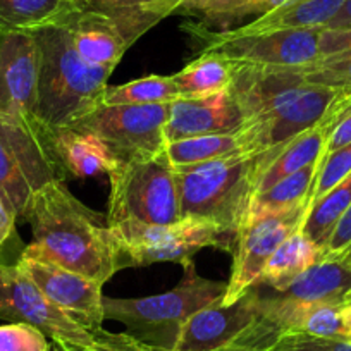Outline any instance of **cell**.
<instances>
[{"label":"cell","instance_id":"1","mask_svg":"<svg viewBox=\"0 0 351 351\" xmlns=\"http://www.w3.org/2000/svg\"><path fill=\"white\" fill-rule=\"evenodd\" d=\"M23 221L33 241L25 252L106 285L123 271L121 250L107 215L77 200L66 181H52L33 197Z\"/></svg>","mask_w":351,"mask_h":351},{"label":"cell","instance_id":"2","mask_svg":"<svg viewBox=\"0 0 351 351\" xmlns=\"http://www.w3.org/2000/svg\"><path fill=\"white\" fill-rule=\"evenodd\" d=\"M40 49L36 119L49 128L69 126L99 106L114 66H93L77 53L62 21L33 32Z\"/></svg>","mask_w":351,"mask_h":351},{"label":"cell","instance_id":"3","mask_svg":"<svg viewBox=\"0 0 351 351\" xmlns=\"http://www.w3.org/2000/svg\"><path fill=\"white\" fill-rule=\"evenodd\" d=\"M262 152H234L190 167H174L181 219H202L236 238L250 212L258 181Z\"/></svg>","mask_w":351,"mask_h":351},{"label":"cell","instance_id":"4","mask_svg":"<svg viewBox=\"0 0 351 351\" xmlns=\"http://www.w3.org/2000/svg\"><path fill=\"white\" fill-rule=\"evenodd\" d=\"M183 281L171 291L145 298H106L104 315L126 327L130 336L157 351H174L184 324L205 306L224 300L228 282L200 278L193 260L183 265Z\"/></svg>","mask_w":351,"mask_h":351},{"label":"cell","instance_id":"5","mask_svg":"<svg viewBox=\"0 0 351 351\" xmlns=\"http://www.w3.org/2000/svg\"><path fill=\"white\" fill-rule=\"evenodd\" d=\"M109 181V226H167L181 219L178 180L165 148L117 160Z\"/></svg>","mask_w":351,"mask_h":351},{"label":"cell","instance_id":"6","mask_svg":"<svg viewBox=\"0 0 351 351\" xmlns=\"http://www.w3.org/2000/svg\"><path fill=\"white\" fill-rule=\"evenodd\" d=\"M66 180L49 128L38 119L0 116V197L16 219L43 186Z\"/></svg>","mask_w":351,"mask_h":351},{"label":"cell","instance_id":"7","mask_svg":"<svg viewBox=\"0 0 351 351\" xmlns=\"http://www.w3.org/2000/svg\"><path fill=\"white\" fill-rule=\"evenodd\" d=\"M180 2L134 8H76L62 19L77 53L93 66H114L148 29L174 16Z\"/></svg>","mask_w":351,"mask_h":351},{"label":"cell","instance_id":"8","mask_svg":"<svg viewBox=\"0 0 351 351\" xmlns=\"http://www.w3.org/2000/svg\"><path fill=\"white\" fill-rule=\"evenodd\" d=\"M121 250L123 269L145 267L152 263L191 262L200 250L221 248L232 252L234 236L221 226L202 219L183 217L174 224H126L110 226Z\"/></svg>","mask_w":351,"mask_h":351},{"label":"cell","instance_id":"9","mask_svg":"<svg viewBox=\"0 0 351 351\" xmlns=\"http://www.w3.org/2000/svg\"><path fill=\"white\" fill-rule=\"evenodd\" d=\"M202 52H215L232 62L278 67H306L320 59L319 38L322 28L281 29L241 35L234 29L215 32L198 23L183 26Z\"/></svg>","mask_w":351,"mask_h":351},{"label":"cell","instance_id":"10","mask_svg":"<svg viewBox=\"0 0 351 351\" xmlns=\"http://www.w3.org/2000/svg\"><path fill=\"white\" fill-rule=\"evenodd\" d=\"M169 106H97L69 126L97 138L116 160H126L164 150Z\"/></svg>","mask_w":351,"mask_h":351},{"label":"cell","instance_id":"11","mask_svg":"<svg viewBox=\"0 0 351 351\" xmlns=\"http://www.w3.org/2000/svg\"><path fill=\"white\" fill-rule=\"evenodd\" d=\"M346 92L350 90L306 83L288 102L245 121L238 130L239 150L258 154L285 145L322 123Z\"/></svg>","mask_w":351,"mask_h":351},{"label":"cell","instance_id":"12","mask_svg":"<svg viewBox=\"0 0 351 351\" xmlns=\"http://www.w3.org/2000/svg\"><path fill=\"white\" fill-rule=\"evenodd\" d=\"M308 205H300L281 214L248 215L232 245V267L222 305L241 298L262 278L263 269L282 241L298 231Z\"/></svg>","mask_w":351,"mask_h":351},{"label":"cell","instance_id":"13","mask_svg":"<svg viewBox=\"0 0 351 351\" xmlns=\"http://www.w3.org/2000/svg\"><path fill=\"white\" fill-rule=\"evenodd\" d=\"M0 320L36 327L56 343L90 344L93 334L57 308L18 262L0 263Z\"/></svg>","mask_w":351,"mask_h":351},{"label":"cell","instance_id":"14","mask_svg":"<svg viewBox=\"0 0 351 351\" xmlns=\"http://www.w3.org/2000/svg\"><path fill=\"white\" fill-rule=\"evenodd\" d=\"M262 319V298L255 286L229 305L212 303L184 324L174 351H234Z\"/></svg>","mask_w":351,"mask_h":351},{"label":"cell","instance_id":"15","mask_svg":"<svg viewBox=\"0 0 351 351\" xmlns=\"http://www.w3.org/2000/svg\"><path fill=\"white\" fill-rule=\"evenodd\" d=\"M18 263L57 308L90 332L102 329L106 320L102 282L60 267L25 250L19 255Z\"/></svg>","mask_w":351,"mask_h":351},{"label":"cell","instance_id":"16","mask_svg":"<svg viewBox=\"0 0 351 351\" xmlns=\"http://www.w3.org/2000/svg\"><path fill=\"white\" fill-rule=\"evenodd\" d=\"M40 49L33 33L0 35V116L36 119Z\"/></svg>","mask_w":351,"mask_h":351},{"label":"cell","instance_id":"17","mask_svg":"<svg viewBox=\"0 0 351 351\" xmlns=\"http://www.w3.org/2000/svg\"><path fill=\"white\" fill-rule=\"evenodd\" d=\"M305 84L303 67L232 62L229 90L248 121L288 102Z\"/></svg>","mask_w":351,"mask_h":351},{"label":"cell","instance_id":"18","mask_svg":"<svg viewBox=\"0 0 351 351\" xmlns=\"http://www.w3.org/2000/svg\"><path fill=\"white\" fill-rule=\"evenodd\" d=\"M243 124L245 116L229 88L202 99H178L169 106L165 145L183 138L234 133Z\"/></svg>","mask_w":351,"mask_h":351},{"label":"cell","instance_id":"19","mask_svg":"<svg viewBox=\"0 0 351 351\" xmlns=\"http://www.w3.org/2000/svg\"><path fill=\"white\" fill-rule=\"evenodd\" d=\"M274 293L296 306L337 305L346 308L351 305V262L341 253L324 255L288 288Z\"/></svg>","mask_w":351,"mask_h":351},{"label":"cell","instance_id":"20","mask_svg":"<svg viewBox=\"0 0 351 351\" xmlns=\"http://www.w3.org/2000/svg\"><path fill=\"white\" fill-rule=\"evenodd\" d=\"M49 136L66 178L109 174L117 162L97 138L71 126L49 128Z\"/></svg>","mask_w":351,"mask_h":351},{"label":"cell","instance_id":"21","mask_svg":"<svg viewBox=\"0 0 351 351\" xmlns=\"http://www.w3.org/2000/svg\"><path fill=\"white\" fill-rule=\"evenodd\" d=\"M346 0H286L262 18L232 29L241 35H256L281 29L326 28L339 14Z\"/></svg>","mask_w":351,"mask_h":351},{"label":"cell","instance_id":"22","mask_svg":"<svg viewBox=\"0 0 351 351\" xmlns=\"http://www.w3.org/2000/svg\"><path fill=\"white\" fill-rule=\"evenodd\" d=\"M286 0H181L174 16L193 19V23L226 32L234 25L241 26L246 19L262 18Z\"/></svg>","mask_w":351,"mask_h":351},{"label":"cell","instance_id":"23","mask_svg":"<svg viewBox=\"0 0 351 351\" xmlns=\"http://www.w3.org/2000/svg\"><path fill=\"white\" fill-rule=\"evenodd\" d=\"M322 256L324 250L298 229L279 245L256 285L274 291H282Z\"/></svg>","mask_w":351,"mask_h":351},{"label":"cell","instance_id":"24","mask_svg":"<svg viewBox=\"0 0 351 351\" xmlns=\"http://www.w3.org/2000/svg\"><path fill=\"white\" fill-rule=\"evenodd\" d=\"M76 9V0H0V35L33 33L56 25Z\"/></svg>","mask_w":351,"mask_h":351},{"label":"cell","instance_id":"25","mask_svg":"<svg viewBox=\"0 0 351 351\" xmlns=\"http://www.w3.org/2000/svg\"><path fill=\"white\" fill-rule=\"evenodd\" d=\"M180 99H202L221 93L231 86L232 60L215 52H202L174 76Z\"/></svg>","mask_w":351,"mask_h":351},{"label":"cell","instance_id":"26","mask_svg":"<svg viewBox=\"0 0 351 351\" xmlns=\"http://www.w3.org/2000/svg\"><path fill=\"white\" fill-rule=\"evenodd\" d=\"M320 158L313 164L306 165L302 171L288 176L269 190L256 193L250 205L248 215H265L281 214V212L293 210L300 205H308L310 191L319 171ZM246 215V217H248Z\"/></svg>","mask_w":351,"mask_h":351},{"label":"cell","instance_id":"27","mask_svg":"<svg viewBox=\"0 0 351 351\" xmlns=\"http://www.w3.org/2000/svg\"><path fill=\"white\" fill-rule=\"evenodd\" d=\"M351 205V174L308 207L300 231L317 246L326 248L330 234Z\"/></svg>","mask_w":351,"mask_h":351},{"label":"cell","instance_id":"28","mask_svg":"<svg viewBox=\"0 0 351 351\" xmlns=\"http://www.w3.org/2000/svg\"><path fill=\"white\" fill-rule=\"evenodd\" d=\"M180 90L172 76L150 74L104 90L99 106H157L180 99Z\"/></svg>","mask_w":351,"mask_h":351},{"label":"cell","instance_id":"29","mask_svg":"<svg viewBox=\"0 0 351 351\" xmlns=\"http://www.w3.org/2000/svg\"><path fill=\"white\" fill-rule=\"evenodd\" d=\"M239 152L238 131L226 134H205V136L183 138L169 141L165 145V154L172 167H190V165L205 164L215 158L226 157Z\"/></svg>","mask_w":351,"mask_h":351},{"label":"cell","instance_id":"30","mask_svg":"<svg viewBox=\"0 0 351 351\" xmlns=\"http://www.w3.org/2000/svg\"><path fill=\"white\" fill-rule=\"evenodd\" d=\"M298 332L330 339H348L350 327L344 319V308L337 305L302 306L298 319Z\"/></svg>","mask_w":351,"mask_h":351},{"label":"cell","instance_id":"31","mask_svg":"<svg viewBox=\"0 0 351 351\" xmlns=\"http://www.w3.org/2000/svg\"><path fill=\"white\" fill-rule=\"evenodd\" d=\"M351 174V143L337 148V150L322 154L317 171L315 181H313L312 191L308 197V207L313 202L319 200L322 195H326L330 188Z\"/></svg>","mask_w":351,"mask_h":351},{"label":"cell","instance_id":"32","mask_svg":"<svg viewBox=\"0 0 351 351\" xmlns=\"http://www.w3.org/2000/svg\"><path fill=\"white\" fill-rule=\"evenodd\" d=\"M303 73L306 83L351 90V50L320 57L313 64L303 67Z\"/></svg>","mask_w":351,"mask_h":351},{"label":"cell","instance_id":"33","mask_svg":"<svg viewBox=\"0 0 351 351\" xmlns=\"http://www.w3.org/2000/svg\"><path fill=\"white\" fill-rule=\"evenodd\" d=\"M0 351H52L49 336L23 322L0 326Z\"/></svg>","mask_w":351,"mask_h":351},{"label":"cell","instance_id":"34","mask_svg":"<svg viewBox=\"0 0 351 351\" xmlns=\"http://www.w3.org/2000/svg\"><path fill=\"white\" fill-rule=\"evenodd\" d=\"M92 334L93 339L90 344L56 343V341L52 343L59 351H157L128 332H109L102 327V329L93 330Z\"/></svg>","mask_w":351,"mask_h":351},{"label":"cell","instance_id":"35","mask_svg":"<svg viewBox=\"0 0 351 351\" xmlns=\"http://www.w3.org/2000/svg\"><path fill=\"white\" fill-rule=\"evenodd\" d=\"M265 351H351V341L317 337L293 330L281 334Z\"/></svg>","mask_w":351,"mask_h":351},{"label":"cell","instance_id":"36","mask_svg":"<svg viewBox=\"0 0 351 351\" xmlns=\"http://www.w3.org/2000/svg\"><path fill=\"white\" fill-rule=\"evenodd\" d=\"M16 215L0 197V263H16L9 260L11 253L18 250L19 238L16 232Z\"/></svg>","mask_w":351,"mask_h":351},{"label":"cell","instance_id":"37","mask_svg":"<svg viewBox=\"0 0 351 351\" xmlns=\"http://www.w3.org/2000/svg\"><path fill=\"white\" fill-rule=\"evenodd\" d=\"M320 57L334 53L350 52L351 50V25L341 28H322L319 38Z\"/></svg>","mask_w":351,"mask_h":351},{"label":"cell","instance_id":"38","mask_svg":"<svg viewBox=\"0 0 351 351\" xmlns=\"http://www.w3.org/2000/svg\"><path fill=\"white\" fill-rule=\"evenodd\" d=\"M351 246V205L346 210V214L341 217L337 226L334 228L332 234H330L329 241H327L326 248H324V255H337L343 253Z\"/></svg>","mask_w":351,"mask_h":351},{"label":"cell","instance_id":"39","mask_svg":"<svg viewBox=\"0 0 351 351\" xmlns=\"http://www.w3.org/2000/svg\"><path fill=\"white\" fill-rule=\"evenodd\" d=\"M348 143H351V107L343 114L339 123L336 124L332 133H330L329 138H327L324 154H329V152L337 150V148L344 147V145Z\"/></svg>","mask_w":351,"mask_h":351},{"label":"cell","instance_id":"40","mask_svg":"<svg viewBox=\"0 0 351 351\" xmlns=\"http://www.w3.org/2000/svg\"><path fill=\"white\" fill-rule=\"evenodd\" d=\"M162 2L181 4V0H76V8H134V5H152Z\"/></svg>","mask_w":351,"mask_h":351},{"label":"cell","instance_id":"41","mask_svg":"<svg viewBox=\"0 0 351 351\" xmlns=\"http://www.w3.org/2000/svg\"><path fill=\"white\" fill-rule=\"evenodd\" d=\"M351 25V0H346V4L339 11V14L326 26V28H341V26Z\"/></svg>","mask_w":351,"mask_h":351},{"label":"cell","instance_id":"42","mask_svg":"<svg viewBox=\"0 0 351 351\" xmlns=\"http://www.w3.org/2000/svg\"><path fill=\"white\" fill-rule=\"evenodd\" d=\"M344 319H346L348 327H350V329H351V305L344 308Z\"/></svg>","mask_w":351,"mask_h":351},{"label":"cell","instance_id":"43","mask_svg":"<svg viewBox=\"0 0 351 351\" xmlns=\"http://www.w3.org/2000/svg\"><path fill=\"white\" fill-rule=\"evenodd\" d=\"M341 255H343V256H346V258L350 260V262H351V246H350V248H348V250H344V252L341 253Z\"/></svg>","mask_w":351,"mask_h":351},{"label":"cell","instance_id":"44","mask_svg":"<svg viewBox=\"0 0 351 351\" xmlns=\"http://www.w3.org/2000/svg\"><path fill=\"white\" fill-rule=\"evenodd\" d=\"M52 351H59V350H57V346H56V344H53V343H52Z\"/></svg>","mask_w":351,"mask_h":351},{"label":"cell","instance_id":"45","mask_svg":"<svg viewBox=\"0 0 351 351\" xmlns=\"http://www.w3.org/2000/svg\"><path fill=\"white\" fill-rule=\"evenodd\" d=\"M348 341H351V330H350V336H348Z\"/></svg>","mask_w":351,"mask_h":351}]
</instances>
